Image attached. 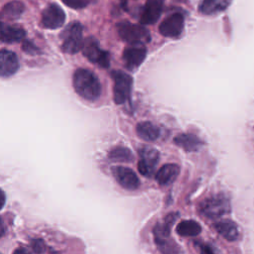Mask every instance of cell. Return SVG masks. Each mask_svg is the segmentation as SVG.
I'll use <instances>...</instances> for the list:
<instances>
[{"label": "cell", "instance_id": "obj_20", "mask_svg": "<svg viewBox=\"0 0 254 254\" xmlns=\"http://www.w3.org/2000/svg\"><path fill=\"white\" fill-rule=\"evenodd\" d=\"M137 135L146 141H155L160 136V129L149 121L140 122L136 126Z\"/></svg>", "mask_w": 254, "mask_h": 254}, {"label": "cell", "instance_id": "obj_28", "mask_svg": "<svg viewBox=\"0 0 254 254\" xmlns=\"http://www.w3.org/2000/svg\"><path fill=\"white\" fill-rule=\"evenodd\" d=\"M13 254H31L26 248H23V247H19L17 249L14 250Z\"/></svg>", "mask_w": 254, "mask_h": 254}, {"label": "cell", "instance_id": "obj_1", "mask_svg": "<svg viewBox=\"0 0 254 254\" xmlns=\"http://www.w3.org/2000/svg\"><path fill=\"white\" fill-rule=\"evenodd\" d=\"M72 85L75 92L87 101H95L101 95V83L89 69L77 68L72 75Z\"/></svg>", "mask_w": 254, "mask_h": 254}, {"label": "cell", "instance_id": "obj_24", "mask_svg": "<svg viewBox=\"0 0 254 254\" xmlns=\"http://www.w3.org/2000/svg\"><path fill=\"white\" fill-rule=\"evenodd\" d=\"M90 0H62V2L72 9H82L87 6Z\"/></svg>", "mask_w": 254, "mask_h": 254}, {"label": "cell", "instance_id": "obj_14", "mask_svg": "<svg viewBox=\"0 0 254 254\" xmlns=\"http://www.w3.org/2000/svg\"><path fill=\"white\" fill-rule=\"evenodd\" d=\"M178 217H179V213H174V212L170 213L165 217V219L162 222H159L155 225L153 229V233H154V238L156 243L171 239L170 237L171 228Z\"/></svg>", "mask_w": 254, "mask_h": 254}, {"label": "cell", "instance_id": "obj_16", "mask_svg": "<svg viewBox=\"0 0 254 254\" xmlns=\"http://www.w3.org/2000/svg\"><path fill=\"white\" fill-rule=\"evenodd\" d=\"M26 36V32L24 29L6 24L4 22L1 23V41L3 43H16L22 41Z\"/></svg>", "mask_w": 254, "mask_h": 254}, {"label": "cell", "instance_id": "obj_12", "mask_svg": "<svg viewBox=\"0 0 254 254\" xmlns=\"http://www.w3.org/2000/svg\"><path fill=\"white\" fill-rule=\"evenodd\" d=\"M164 8V0H146L143 7L140 24L142 25H154L159 20Z\"/></svg>", "mask_w": 254, "mask_h": 254}, {"label": "cell", "instance_id": "obj_2", "mask_svg": "<svg viewBox=\"0 0 254 254\" xmlns=\"http://www.w3.org/2000/svg\"><path fill=\"white\" fill-rule=\"evenodd\" d=\"M116 30L119 37L130 45H143L151 41L149 31L142 24H133L129 21L117 23Z\"/></svg>", "mask_w": 254, "mask_h": 254}, {"label": "cell", "instance_id": "obj_19", "mask_svg": "<svg viewBox=\"0 0 254 254\" xmlns=\"http://www.w3.org/2000/svg\"><path fill=\"white\" fill-rule=\"evenodd\" d=\"M214 227L216 231L228 241H235L239 237V231H238L237 225L231 220H228V219L220 220L214 224Z\"/></svg>", "mask_w": 254, "mask_h": 254}, {"label": "cell", "instance_id": "obj_17", "mask_svg": "<svg viewBox=\"0 0 254 254\" xmlns=\"http://www.w3.org/2000/svg\"><path fill=\"white\" fill-rule=\"evenodd\" d=\"M232 0H202L198 5V11L203 15H214L228 8Z\"/></svg>", "mask_w": 254, "mask_h": 254}, {"label": "cell", "instance_id": "obj_6", "mask_svg": "<svg viewBox=\"0 0 254 254\" xmlns=\"http://www.w3.org/2000/svg\"><path fill=\"white\" fill-rule=\"evenodd\" d=\"M82 54L89 62L97 64L102 68H107L110 65L109 52L102 50L98 41L93 37H88L84 40Z\"/></svg>", "mask_w": 254, "mask_h": 254}, {"label": "cell", "instance_id": "obj_25", "mask_svg": "<svg viewBox=\"0 0 254 254\" xmlns=\"http://www.w3.org/2000/svg\"><path fill=\"white\" fill-rule=\"evenodd\" d=\"M31 246L36 254H44L46 252V245L41 239H33L31 241Z\"/></svg>", "mask_w": 254, "mask_h": 254}, {"label": "cell", "instance_id": "obj_23", "mask_svg": "<svg viewBox=\"0 0 254 254\" xmlns=\"http://www.w3.org/2000/svg\"><path fill=\"white\" fill-rule=\"evenodd\" d=\"M108 158L114 162L127 163V162H131L133 160V154L128 148L122 147V146H117L110 150V152L108 154Z\"/></svg>", "mask_w": 254, "mask_h": 254}, {"label": "cell", "instance_id": "obj_27", "mask_svg": "<svg viewBox=\"0 0 254 254\" xmlns=\"http://www.w3.org/2000/svg\"><path fill=\"white\" fill-rule=\"evenodd\" d=\"M200 254H214V253L209 246L201 245L200 246Z\"/></svg>", "mask_w": 254, "mask_h": 254}, {"label": "cell", "instance_id": "obj_18", "mask_svg": "<svg viewBox=\"0 0 254 254\" xmlns=\"http://www.w3.org/2000/svg\"><path fill=\"white\" fill-rule=\"evenodd\" d=\"M174 142L176 145L188 152L197 151L203 145V142L197 136L190 133L177 135L174 138Z\"/></svg>", "mask_w": 254, "mask_h": 254}, {"label": "cell", "instance_id": "obj_5", "mask_svg": "<svg viewBox=\"0 0 254 254\" xmlns=\"http://www.w3.org/2000/svg\"><path fill=\"white\" fill-rule=\"evenodd\" d=\"M113 99L116 104H124L130 99L133 79L131 75L122 70H113Z\"/></svg>", "mask_w": 254, "mask_h": 254}, {"label": "cell", "instance_id": "obj_4", "mask_svg": "<svg viewBox=\"0 0 254 254\" xmlns=\"http://www.w3.org/2000/svg\"><path fill=\"white\" fill-rule=\"evenodd\" d=\"M199 211L208 218H217L230 211V202L223 194H214L202 200Z\"/></svg>", "mask_w": 254, "mask_h": 254}, {"label": "cell", "instance_id": "obj_29", "mask_svg": "<svg viewBox=\"0 0 254 254\" xmlns=\"http://www.w3.org/2000/svg\"><path fill=\"white\" fill-rule=\"evenodd\" d=\"M1 197H2V200H1V208L4 207V204H5V192L3 190H1Z\"/></svg>", "mask_w": 254, "mask_h": 254}, {"label": "cell", "instance_id": "obj_21", "mask_svg": "<svg viewBox=\"0 0 254 254\" xmlns=\"http://www.w3.org/2000/svg\"><path fill=\"white\" fill-rule=\"evenodd\" d=\"M25 10V6L21 1L18 0H13L8 3H6L1 12L2 19H7V20H16L20 18V16L23 14Z\"/></svg>", "mask_w": 254, "mask_h": 254}, {"label": "cell", "instance_id": "obj_22", "mask_svg": "<svg viewBox=\"0 0 254 254\" xmlns=\"http://www.w3.org/2000/svg\"><path fill=\"white\" fill-rule=\"evenodd\" d=\"M176 231L181 236H196L201 231V226L194 220H183L177 227Z\"/></svg>", "mask_w": 254, "mask_h": 254}, {"label": "cell", "instance_id": "obj_26", "mask_svg": "<svg viewBox=\"0 0 254 254\" xmlns=\"http://www.w3.org/2000/svg\"><path fill=\"white\" fill-rule=\"evenodd\" d=\"M22 50L27 53V54H30V55H35L37 53H39V49L38 47H36L32 42L30 41H24L23 45H22Z\"/></svg>", "mask_w": 254, "mask_h": 254}, {"label": "cell", "instance_id": "obj_13", "mask_svg": "<svg viewBox=\"0 0 254 254\" xmlns=\"http://www.w3.org/2000/svg\"><path fill=\"white\" fill-rule=\"evenodd\" d=\"M1 59V76L10 77L15 74L19 69V60L17 55L6 49H2L0 53Z\"/></svg>", "mask_w": 254, "mask_h": 254}, {"label": "cell", "instance_id": "obj_3", "mask_svg": "<svg viewBox=\"0 0 254 254\" xmlns=\"http://www.w3.org/2000/svg\"><path fill=\"white\" fill-rule=\"evenodd\" d=\"M82 25L78 22L68 24L61 34L62 51L68 55H74L83 48Z\"/></svg>", "mask_w": 254, "mask_h": 254}, {"label": "cell", "instance_id": "obj_10", "mask_svg": "<svg viewBox=\"0 0 254 254\" xmlns=\"http://www.w3.org/2000/svg\"><path fill=\"white\" fill-rule=\"evenodd\" d=\"M146 56L147 50L143 45H131L124 49L122 60L127 69L134 70L143 64Z\"/></svg>", "mask_w": 254, "mask_h": 254}, {"label": "cell", "instance_id": "obj_30", "mask_svg": "<svg viewBox=\"0 0 254 254\" xmlns=\"http://www.w3.org/2000/svg\"><path fill=\"white\" fill-rule=\"evenodd\" d=\"M128 0H121V2H122V4H123V6H125V3L127 2Z\"/></svg>", "mask_w": 254, "mask_h": 254}, {"label": "cell", "instance_id": "obj_9", "mask_svg": "<svg viewBox=\"0 0 254 254\" xmlns=\"http://www.w3.org/2000/svg\"><path fill=\"white\" fill-rule=\"evenodd\" d=\"M185 26V17L182 13L176 12L166 17L159 26V32L167 38H178L182 35Z\"/></svg>", "mask_w": 254, "mask_h": 254}, {"label": "cell", "instance_id": "obj_11", "mask_svg": "<svg viewBox=\"0 0 254 254\" xmlns=\"http://www.w3.org/2000/svg\"><path fill=\"white\" fill-rule=\"evenodd\" d=\"M111 172L116 182L123 188L128 190H135L140 186V181L130 168L123 166H115L111 168Z\"/></svg>", "mask_w": 254, "mask_h": 254}, {"label": "cell", "instance_id": "obj_8", "mask_svg": "<svg viewBox=\"0 0 254 254\" xmlns=\"http://www.w3.org/2000/svg\"><path fill=\"white\" fill-rule=\"evenodd\" d=\"M139 162H138V171L141 175L149 178L151 177L158 165L160 160L159 152L149 146H145L139 150Z\"/></svg>", "mask_w": 254, "mask_h": 254}, {"label": "cell", "instance_id": "obj_15", "mask_svg": "<svg viewBox=\"0 0 254 254\" xmlns=\"http://www.w3.org/2000/svg\"><path fill=\"white\" fill-rule=\"evenodd\" d=\"M179 174V166L176 164H166L156 173V181L160 186H169L176 181Z\"/></svg>", "mask_w": 254, "mask_h": 254}, {"label": "cell", "instance_id": "obj_7", "mask_svg": "<svg viewBox=\"0 0 254 254\" xmlns=\"http://www.w3.org/2000/svg\"><path fill=\"white\" fill-rule=\"evenodd\" d=\"M65 21V13L56 3L49 4L41 14L40 25L45 29L55 30L61 28Z\"/></svg>", "mask_w": 254, "mask_h": 254}]
</instances>
